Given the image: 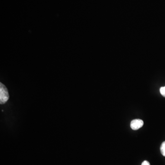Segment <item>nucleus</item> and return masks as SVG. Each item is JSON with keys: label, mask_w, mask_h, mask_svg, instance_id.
<instances>
[{"label": "nucleus", "mask_w": 165, "mask_h": 165, "mask_svg": "<svg viewBox=\"0 0 165 165\" xmlns=\"http://www.w3.org/2000/svg\"><path fill=\"white\" fill-rule=\"evenodd\" d=\"M9 98L7 88L3 84L0 83V103L1 104L6 103Z\"/></svg>", "instance_id": "f257e3e1"}, {"label": "nucleus", "mask_w": 165, "mask_h": 165, "mask_svg": "<svg viewBox=\"0 0 165 165\" xmlns=\"http://www.w3.org/2000/svg\"><path fill=\"white\" fill-rule=\"evenodd\" d=\"M144 122L141 119H134L132 121L130 124V127L132 129L134 130H138L141 128L143 126Z\"/></svg>", "instance_id": "f03ea898"}, {"label": "nucleus", "mask_w": 165, "mask_h": 165, "mask_svg": "<svg viewBox=\"0 0 165 165\" xmlns=\"http://www.w3.org/2000/svg\"><path fill=\"white\" fill-rule=\"evenodd\" d=\"M160 150L162 155L164 156H165V141L163 142L162 143L161 146H160Z\"/></svg>", "instance_id": "7ed1b4c3"}, {"label": "nucleus", "mask_w": 165, "mask_h": 165, "mask_svg": "<svg viewBox=\"0 0 165 165\" xmlns=\"http://www.w3.org/2000/svg\"><path fill=\"white\" fill-rule=\"evenodd\" d=\"M160 93L163 96L165 97V86L161 87L160 89Z\"/></svg>", "instance_id": "20e7f679"}, {"label": "nucleus", "mask_w": 165, "mask_h": 165, "mask_svg": "<svg viewBox=\"0 0 165 165\" xmlns=\"http://www.w3.org/2000/svg\"><path fill=\"white\" fill-rule=\"evenodd\" d=\"M141 165H150V163H149V162L147 161V160H144L143 162H142Z\"/></svg>", "instance_id": "39448f33"}]
</instances>
